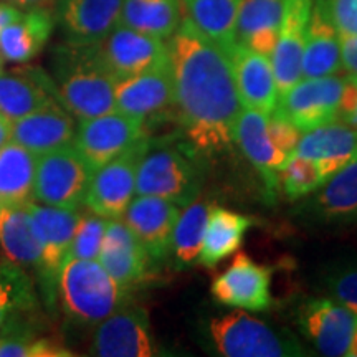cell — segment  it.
Segmentation results:
<instances>
[{
	"mask_svg": "<svg viewBox=\"0 0 357 357\" xmlns=\"http://www.w3.org/2000/svg\"><path fill=\"white\" fill-rule=\"evenodd\" d=\"M235 141L247 159L258 169L270 194L278 189V174L288 155L281 153L268 134V116L243 108L235 129Z\"/></svg>",
	"mask_w": 357,
	"mask_h": 357,
	"instance_id": "obj_25",
	"label": "cell"
},
{
	"mask_svg": "<svg viewBox=\"0 0 357 357\" xmlns=\"http://www.w3.org/2000/svg\"><path fill=\"white\" fill-rule=\"evenodd\" d=\"M339 35H357V0H324Z\"/></svg>",
	"mask_w": 357,
	"mask_h": 357,
	"instance_id": "obj_40",
	"label": "cell"
},
{
	"mask_svg": "<svg viewBox=\"0 0 357 357\" xmlns=\"http://www.w3.org/2000/svg\"><path fill=\"white\" fill-rule=\"evenodd\" d=\"M207 331L212 347L223 357L306 356L300 342L243 311L212 318Z\"/></svg>",
	"mask_w": 357,
	"mask_h": 357,
	"instance_id": "obj_4",
	"label": "cell"
},
{
	"mask_svg": "<svg viewBox=\"0 0 357 357\" xmlns=\"http://www.w3.org/2000/svg\"><path fill=\"white\" fill-rule=\"evenodd\" d=\"M3 2L10 3L17 7L19 10H33V8H47L52 10L55 7L56 0H3Z\"/></svg>",
	"mask_w": 357,
	"mask_h": 357,
	"instance_id": "obj_43",
	"label": "cell"
},
{
	"mask_svg": "<svg viewBox=\"0 0 357 357\" xmlns=\"http://www.w3.org/2000/svg\"><path fill=\"white\" fill-rule=\"evenodd\" d=\"M129 291L98 260L66 258L56 281V301L73 323L96 326L129 303Z\"/></svg>",
	"mask_w": 357,
	"mask_h": 357,
	"instance_id": "obj_3",
	"label": "cell"
},
{
	"mask_svg": "<svg viewBox=\"0 0 357 357\" xmlns=\"http://www.w3.org/2000/svg\"><path fill=\"white\" fill-rule=\"evenodd\" d=\"M89 354L100 357H153L159 354L149 314L144 307H119L96 324Z\"/></svg>",
	"mask_w": 357,
	"mask_h": 357,
	"instance_id": "obj_11",
	"label": "cell"
},
{
	"mask_svg": "<svg viewBox=\"0 0 357 357\" xmlns=\"http://www.w3.org/2000/svg\"><path fill=\"white\" fill-rule=\"evenodd\" d=\"M227 55L230 58L243 108L257 109L270 116L275 111L280 96L270 56L240 43H235Z\"/></svg>",
	"mask_w": 357,
	"mask_h": 357,
	"instance_id": "obj_19",
	"label": "cell"
},
{
	"mask_svg": "<svg viewBox=\"0 0 357 357\" xmlns=\"http://www.w3.org/2000/svg\"><path fill=\"white\" fill-rule=\"evenodd\" d=\"M202 176L181 151L153 147L149 141L136 176V195H153L185 207L199 197Z\"/></svg>",
	"mask_w": 357,
	"mask_h": 357,
	"instance_id": "obj_5",
	"label": "cell"
},
{
	"mask_svg": "<svg viewBox=\"0 0 357 357\" xmlns=\"http://www.w3.org/2000/svg\"><path fill=\"white\" fill-rule=\"evenodd\" d=\"M12 141V121L0 113V149Z\"/></svg>",
	"mask_w": 357,
	"mask_h": 357,
	"instance_id": "obj_45",
	"label": "cell"
},
{
	"mask_svg": "<svg viewBox=\"0 0 357 357\" xmlns=\"http://www.w3.org/2000/svg\"><path fill=\"white\" fill-rule=\"evenodd\" d=\"M323 182V176L314 160L298 153L288 155L278 174V184L289 200L306 197L318 190Z\"/></svg>",
	"mask_w": 357,
	"mask_h": 357,
	"instance_id": "obj_36",
	"label": "cell"
},
{
	"mask_svg": "<svg viewBox=\"0 0 357 357\" xmlns=\"http://www.w3.org/2000/svg\"><path fill=\"white\" fill-rule=\"evenodd\" d=\"M187 19L217 43L223 52H229L236 43L235 25L240 0H182Z\"/></svg>",
	"mask_w": 357,
	"mask_h": 357,
	"instance_id": "obj_34",
	"label": "cell"
},
{
	"mask_svg": "<svg viewBox=\"0 0 357 357\" xmlns=\"http://www.w3.org/2000/svg\"><path fill=\"white\" fill-rule=\"evenodd\" d=\"M38 300L29 273L12 261H0V333L37 312Z\"/></svg>",
	"mask_w": 357,
	"mask_h": 357,
	"instance_id": "obj_33",
	"label": "cell"
},
{
	"mask_svg": "<svg viewBox=\"0 0 357 357\" xmlns=\"http://www.w3.org/2000/svg\"><path fill=\"white\" fill-rule=\"evenodd\" d=\"M311 8L312 0H283L278 37L270 56L280 93L303 78L301 61Z\"/></svg>",
	"mask_w": 357,
	"mask_h": 357,
	"instance_id": "obj_18",
	"label": "cell"
},
{
	"mask_svg": "<svg viewBox=\"0 0 357 357\" xmlns=\"http://www.w3.org/2000/svg\"><path fill=\"white\" fill-rule=\"evenodd\" d=\"M98 261L123 288L131 291L149 276L153 260L123 218H114L106 227Z\"/></svg>",
	"mask_w": 357,
	"mask_h": 357,
	"instance_id": "obj_20",
	"label": "cell"
},
{
	"mask_svg": "<svg viewBox=\"0 0 357 357\" xmlns=\"http://www.w3.org/2000/svg\"><path fill=\"white\" fill-rule=\"evenodd\" d=\"M268 134L281 153L291 155L301 139V131L278 111L268 116Z\"/></svg>",
	"mask_w": 357,
	"mask_h": 357,
	"instance_id": "obj_39",
	"label": "cell"
},
{
	"mask_svg": "<svg viewBox=\"0 0 357 357\" xmlns=\"http://www.w3.org/2000/svg\"><path fill=\"white\" fill-rule=\"evenodd\" d=\"M108 222L109 218L96 215L89 211L79 213L66 258L98 260Z\"/></svg>",
	"mask_w": 357,
	"mask_h": 357,
	"instance_id": "obj_37",
	"label": "cell"
},
{
	"mask_svg": "<svg viewBox=\"0 0 357 357\" xmlns=\"http://www.w3.org/2000/svg\"><path fill=\"white\" fill-rule=\"evenodd\" d=\"M114 102L116 111L139 118L144 123L176 109L171 63L167 61L144 73L118 79Z\"/></svg>",
	"mask_w": 357,
	"mask_h": 357,
	"instance_id": "obj_15",
	"label": "cell"
},
{
	"mask_svg": "<svg viewBox=\"0 0 357 357\" xmlns=\"http://www.w3.org/2000/svg\"><path fill=\"white\" fill-rule=\"evenodd\" d=\"M337 121H342L357 129V77L346 75V84L344 91H342Z\"/></svg>",
	"mask_w": 357,
	"mask_h": 357,
	"instance_id": "obj_41",
	"label": "cell"
},
{
	"mask_svg": "<svg viewBox=\"0 0 357 357\" xmlns=\"http://www.w3.org/2000/svg\"><path fill=\"white\" fill-rule=\"evenodd\" d=\"M3 63H6V60H3L2 55H0V73H2V71H3Z\"/></svg>",
	"mask_w": 357,
	"mask_h": 357,
	"instance_id": "obj_47",
	"label": "cell"
},
{
	"mask_svg": "<svg viewBox=\"0 0 357 357\" xmlns=\"http://www.w3.org/2000/svg\"><path fill=\"white\" fill-rule=\"evenodd\" d=\"M298 328L323 356H349L357 314L331 298H312L298 310Z\"/></svg>",
	"mask_w": 357,
	"mask_h": 357,
	"instance_id": "obj_13",
	"label": "cell"
},
{
	"mask_svg": "<svg viewBox=\"0 0 357 357\" xmlns=\"http://www.w3.org/2000/svg\"><path fill=\"white\" fill-rule=\"evenodd\" d=\"M283 15V0H240L236 43L271 56Z\"/></svg>",
	"mask_w": 357,
	"mask_h": 357,
	"instance_id": "obj_27",
	"label": "cell"
},
{
	"mask_svg": "<svg viewBox=\"0 0 357 357\" xmlns=\"http://www.w3.org/2000/svg\"><path fill=\"white\" fill-rule=\"evenodd\" d=\"M0 208H2V205H0Z\"/></svg>",
	"mask_w": 357,
	"mask_h": 357,
	"instance_id": "obj_48",
	"label": "cell"
},
{
	"mask_svg": "<svg viewBox=\"0 0 357 357\" xmlns=\"http://www.w3.org/2000/svg\"><path fill=\"white\" fill-rule=\"evenodd\" d=\"M294 153L314 160L323 181L357 159V129L333 121L301 134Z\"/></svg>",
	"mask_w": 357,
	"mask_h": 357,
	"instance_id": "obj_23",
	"label": "cell"
},
{
	"mask_svg": "<svg viewBox=\"0 0 357 357\" xmlns=\"http://www.w3.org/2000/svg\"><path fill=\"white\" fill-rule=\"evenodd\" d=\"M211 208L212 204L197 199L182 207L171 242V255L177 268H189L199 261Z\"/></svg>",
	"mask_w": 357,
	"mask_h": 357,
	"instance_id": "obj_35",
	"label": "cell"
},
{
	"mask_svg": "<svg viewBox=\"0 0 357 357\" xmlns=\"http://www.w3.org/2000/svg\"><path fill=\"white\" fill-rule=\"evenodd\" d=\"M93 171L73 144L38 155L33 200L58 208L78 211L84 202Z\"/></svg>",
	"mask_w": 357,
	"mask_h": 357,
	"instance_id": "obj_6",
	"label": "cell"
},
{
	"mask_svg": "<svg viewBox=\"0 0 357 357\" xmlns=\"http://www.w3.org/2000/svg\"><path fill=\"white\" fill-rule=\"evenodd\" d=\"M146 139V123L121 111L82 119L77 124L73 146L91 171H96Z\"/></svg>",
	"mask_w": 357,
	"mask_h": 357,
	"instance_id": "obj_7",
	"label": "cell"
},
{
	"mask_svg": "<svg viewBox=\"0 0 357 357\" xmlns=\"http://www.w3.org/2000/svg\"><path fill=\"white\" fill-rule=\"evenodd\" d=\"M212 296L223 306L266 311L271 306V271L247 253H238L223 273L212 281Z\"/></svg>",
	"mask_w": 357,
	"mask_h": 357,
	"instance_id": "obj_14",
	"label": "cell"
},
{
	"mask_svg": "<svg viewBox=\"0 0 357 357\" xmlns=\"http://www.w3.org/2000/svg\"><path fill=\"white\" fill-rule=\"evenodd\" d=\"M328 298L357 314V265H349L326 276Z\"/></svg>",
	"mask_w": 357,
	"mask_h": 357,
	"instance_id": "obj_38",
	"label": "cell"
},
{
	"mask_svg": "<svg viewBox=\"0 0 357 357\" xmlns=\"http://www.w3.org/2000/svg\"><path fill=\"white\" fill-rule=\"evenodd\" d=\"M77 121L60 101H53L12 123V141L42 155L73 144Z\"/></svg>",
	"mask_w": 357,
	"mask_h": 357,
	"instance_id": "obj_22",
	"label": "cell"
},
{
	"mask_svg": "<svg viewBox=\"0 0 357 357\" xmlns=\"http://www.w3.org/2000/svg\"><path fill=\"white\" fill-rule=\"evenodd\" d=\"M342 71L349 77H357V35H341Z\"/></svg>",
	"mask_w": 357,
	"mask_h": 357,
	"instance_id": "obj_42",
	"label": "cell"
},
{
	"mask_svg": "<svg viewBox=\"0 0 357 357\" xmlns=\"http://www.w3.org/2000/svg\"><path fill=\"white\" fill-rule=\"evenodd\" d=\"M176 116L187 139L202 153H218L235 142L242 114L230 58L189 19L169 38Z\"/></svg>",
	"mask_w": 357,
	"mask_h": 357,
	"instance_id": "obj_1",
	"label": "cell"
},
{
	"mask_svg": "<svg viewBox=\"0 0 357 357\" xmlns=\"http://www.w3.org/2000/svg\"><path fill=\"white\" fill-rule=\"evenodd\" d=\"M310 208L328 223L357 220V159L347 164L312 192Z\"/></svg>",
	"mask_w": 357,
	"mask_h": 357,
	"instance_id": "obj_30",
	"label": "cell"
},
{
	"mask_svg": "<svg viewBox=\"0 0 357 357\" xmlns=\"http://www.w3.org/2000/svg\"><path fill=\"white\" fill-rule=\"evenodd\" d=\"M119 24L169 40L182 24V0H124Z\"/></svg>",
	"mask_w": 357,
	"mask_h": 357,
	"instance_id": "obj_32",
	"label": "cell"
},
{
	"mask_svg": "<svg viewBox=\"0 0 357 357\" xmlns=\"http://www.w3.org/2000/svg\"><path fill=\"white\" fill-rule=\"evenodd\" d=\"M124 0H56L55 24L63 42L95 45L121 19Z\"/></svg>",
	"mask_w": 357,
	"mask_h": 357,
	"instance_id": "obj_17",
	"label": "cell"
},
{
	"mask_svg": "<svg viewBox=\"0 0 357 357\" xmlns=\"http://www.w3.org/2000/svg\"><path fill=\"white\" fill-rule=\"evenodd\" d=\"M149 139H142L108 164L93 171L83 205L86 211L109 220L123 218L136 197V176Z\"/></svg>",
	"mask_w": 357,
	"mask_h": 357,
	"instance_id": "obj_8",
	"label": "cell"
},
{
	"mask_svg": "<svg viewBox=\"0 0 357 357\" xmlns=\"http://www.w3.org/2000/svg\"><path fill=\"white\" fill-rule=\"evenodd\" d=\"M26 207L32 213L35 230L42 245V261L37 271L40 291L47 306L52 307L56 303L58 273L68 255L79 212L38 202L26 204Z\"/></svg>",
	"mask_w": 357,
	"mask_h": 357,
	"instance_id": "obj_9",
	"label": "cell"
},
{
	"mask_svg": "<svg viewBox=\"0 0 357 357\" xmlns=\"http://www.w3.org/2000/svg\"><path fill=\"white\" fill-rule=\"evenodd\" d=\"M19 8L10 6V3L3 2V0H0V32H2L6 26L10 24V22H13L17 19V17L20 15Z\"/></svg>",
	"mask_w": 357,
	"mask_h": 357,
	"instance_id": "obj_44",
	"label": "cell"
},
{
	"mask_svg": "<svg viewBox=\"0 0 357 357\" xmlns=\"http://www.w3.org/2000/svg\"><path fill=\"white\" fill-rule=\"evenodd\" d=\"M53 29L55 15L52 10H22L20 15L0 32V55L10 63H29L47 47Z\"/></svg>",
	"mask_w": 357,
	"mask_h": 357,
	"instance_id": "obj_26",
	"label": "cell"
},
{
	"mask_svg": "<svg viewBox=\"0 0 357 357\" xmlns=\"http://www.w3.org/2000/svg\"><path fill=\"white\" fill-rule=\"evenodd\" d=\"M38 155L17 142L0 149V205L20 207L33 202Z\"/></svg>",
	"mask_w": 357,
	"mask_h": 357,
	"instance_id": "obj_31",
	"label": "cell"
},
{
	"mask_svg": "<svg viewBox=\"0 0 357 357\" xmlns=\"http://www.w3.org/2000/svg\"><path fill=\"white\" fill-rule=\"evenodd\" d=\"M182 207L171 200L136 195L124 212L123 220L146 248L153 261H164L171 257L172 231Z\"/></svg>",
	"mask_w": 357,
	"mask_h": 357,
	"instance_id": "obj_16",
	"label": "cell"
},
{
	"mask_svg": "<svg viewBox=\"0 0 357 357\" xmlns=\"http://www.w3.org/2000/svg\"><path fill=\"white\" fill-rule=\"evenodd\" d=\"M50 63L58 100L75 119L116 111V78L102 65L95 45L61 42L52 50Z\"/></svg>",
	"mask_w": 357,
	"mask_h": 357,
	"instance_id": "obj_2",
	"label": "cell"
},
{
	"mask_svg": "<svg viewBox=\"0 0 357 357\" xmlns=\"http://www.w3.org/2000/svg\"><path fill=\"white\" fill-rule=\"evenodd\" d=\"M60 101L52 75L40 66L22 63L0 73V113L10 121Z\"/></svg>",
	"mask_w": 357,
	"mask_h": 357,
	"instance_id": "obj_21",
	"label": "cell"
},
{
	"mask_svg": "<svg viewBox=\"0 0 357 357\" xmlns=\"http://www.w3.org/2000/svg\"><path fill=\"white\" fill-rule=\"evenodd\" d=\"M102 65L116 78L134 77L169 61L166 40L118 24L101 42L95 43Z\"/></svg>",
	"mask_w": 357,
	"mask_h": 357,
	"instance_id": "obj_12",
	"label": "cell"
},
{
	"mask_svg": "<svg viewBox=\"0 0 357 357\" xmlns=\"http://www.w3.org/2000/svg\"><path fill=\"white\" fill-rule=\"evenodd\" d=\"M301 71L303 78H321L342 73L341 35L326 10L324 0H312Z\"/></svg>",
	"mask_w": 357,
	"mask_h": 357,
	"instance_id": "obj_24",
	"label": "cell"
},
{
	"mask_svg": "<svg viewBox=\"0 0 357 357\" xmlns=\"http://www.w3.org/2000/svg\"><path fill=\"white\" fill-rule=\"evenodd\" d=\"M0 247L8 261L24 270L32 268L37 273L42 261V245L26 205L0 208Z\"/></svg>",
	"mask_w": 357,
	"mask_h": 357,
	"instance_id": "obj_28",
	"label": "cell"
},
{
	"mask_svg": "<svg viewBox=\"0 0 357 357\" xmlns=\"http://www.w3.org/2000/svg\"><path fill=\"white\" fill-rule=\"evenodd\" d=\"M347 357H357V328H356L354 337H352V342H351V349H349V356H347Z\"/></svg>",
	"mask_w": 357,
	"mask_h": 357,
	"instance_id": "obj_46",
	"label": "cell"
},
{
	"mask_svg": "<svg viewBox=\"0 0 357 357\" xmlns=\"http://www.w3.org/2000/svg\"><path fill=\"white\" fill-rule=\"evenodd\" d=\"M346 75L301 78L280 93L276 111L288 118L301 134L323 124L337 121Z\"/></svg>",
	"mask_w": 357,
	"mask_h": 357,
	"instance_id": "obj_10",
	"label": "cell"
},
{
	"mask_svg": "<svg viewBox=\"0 0 357 357\" xmlns=\"http://www.w3.org/2000/svg\"><path fill=\"white\" fill-rule=\"evenodd\" d=\"M252 225V217L212 205L197 263L213 268L227 260L242 247L245 235Z\"/></svg>",
	"mask_w": 357,
	"mask_h": 357,
	"instance_id": "obj_29",
	"label": "cell"
}]
</instances>
